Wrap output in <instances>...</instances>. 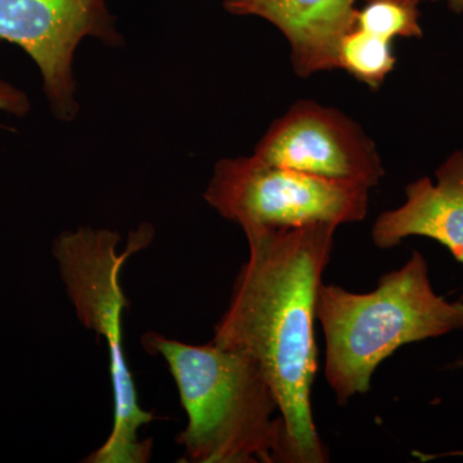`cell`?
<instances>
[{
    "label": "cell",
    "instance_id": "6da1fadb",
    "mask_svg": "<svg viewBox=\"0 0 463 463\" xmlns=\"http://www.w3.org/2000/svg\"><path fill=\"white\" fill-rule=\"evenodd\" d=\"M337 225L245 231L249 260L240 270L213 343L250 356L272 386L285 421L288 463H323L312 388L317 368L315 322L322 276Z\"/></svg>",
    "mask_w": 463,
    "mask_h": 463
},
{
    "label": "cell",
    "instance_id": "7a4b0ae2",
    "mask_svg": "<svg viewBox=\"0 0 463 463\" xmlns=\"http://www.w3.org/2000/svg\"><path fill=\"white\" fill-rule=\"evenodd\" d=\"M143 345L165 359L178 386L188 416L176 438L185 462L288 463L279 403L254 359L213 341L190 345L157 334Z\"/></svg>",
    "mask_w": 463,
    "mask_h": 463
},
{
    "label": "cell",
    "instance_id": "3957f363",
    "mask_svg": "<svg viewBox=\"0 0 463 463\" xmlns=\"http://www.w3.org/2000/svg\"><path fill=\"white\" fill-rule=\"evenodd\" d=\"M316 319L326 339V380L346 405L370 392L374 371L399 347L463 330V301L435 294L428 261L413 251L367 294L322 283Z\"/></svg>",
    "mask_w": 463,
    "mask_h": 463
},
{
    "label": "cell",
    "instance_id": "277c9868",
    "mask_svg": "<svg viewBox=\"0 0 463 463\" xmlns=\"http://www.w3.org/2000/svg\"><path fill=\"white\" fill-rule=\"evenodd\" d=\"M151 237V228L134 232L121 254L118 252L120 237L109 231L83 228L67 232L54 243L53 255L79 319L85 327L96 331L109 347L114 425L111 435L90 456V462L143 463L151 457V440H139L138 431L154 421L155 416L139 405L125 358L121 318L128 303L120 285L125 261L145 249Z\"/></svg>",
    "mask_w": 463,
    "mask_h": 463
},
{
    "label": "cell",
    "instance_id": "5b68a950",
    "mask_svg": "<svg viewBox=\"0 0 463 463\" xmlns=\"http://www.w3.org/2000/svg\"><path fill=\"white\" fill-rule=\"evenodd\" d=\"M368 194L364 185L272 165L254 155L219 161L205 200L245 232L356 223L367 215Z\"/></svg>",
    "mask_w": 463,
    "mask_h": 463
},
{
    "label": "cell",
    "instance_id": "8992f818",
    "mask_svg": "<svg viewBox=\"0 0 463 463\" xmlns=\"http://www.w3.org/2000/svg\"><path fill=\"white\" fill-rule=\"evenodd\" d=\"M254 155L272 165L370 190L385 176L376 145L364 129L339 109L313 100H298L277 118Z\"/></svg>",
    "mask_w": 463,
    "mask_h": 463
},
{
    "label": "cell",
    "instance_id": "52a82bcc",
    "mask_svg": "<svg viewBox=\"0 0 463 463\" xmlns=\"http://www.w3.org/2000/svg\"><path fill=\"white\" fill-rule=\"evenodd\" d=\"M85 36L114 42L105 0H0V39L33 58L62 118L75 114L72 58Z\"/></svg>",
    "mask_w": 463,
    "mask_h": 463
},
{
    "label": "cell",
    "instance_id": "ba28073f",
    "mask_svg": "<svg viewBox=\"0 0 463 463\" xmlns=\"http://www.w3.org/2000/svg\"><path fill=\"white\" fill-rule=\"evenodd\" d=\"M224 8L273 24L288 39L301 78L339 69L341 41L356 29L358 16L355 0H224Z\"/></svg>",
    "mask_w": 463,
    "mask_h": 463
},
{
    "label": "cell",
    "instance_id": "9c48e42d",
    "mask_svg": "<svg viewBox=\"0 0 463 463\" xmlns=\"http://www.w3.org/2000/svg\"><path fill=\"white\" fill-rule=\"evenodd\" d=\"M435 178V183L429 176L410 183L403 205L379 215L371 236L380 249L395 248L407 237H428L463 265V148L441 163Z\"/></svg>",
    "mask_w": 463,
    "mask_h": 463
},
{
    "label": "cell",
    "instance_id": "30bf717a",
    "mask_svg": "<svg viewBox=\"0 0 463 463\" xmlns=\"http://www.w3.org/2000/svg\"><path fill=\"white\" fill-rule=\"evenodd\" d=\"M392 42L356 27L341 41L339 69L377 90L394 70Z\"/></svg>",
    "mask_w": 463,
    "mask_h": 463
},
{
    "label": "cell",
    "instance_id": "8fae6325",
    "mask_svg": "<svg viewBox=\"0 0 463 463\" xmlns=\"http://www.w3.org/2000/svg\"><path fill=\"white\" fill-rule=\"evenodd\" d=\"M356 27L386 41L395 38H422L417 5L395 0H373L359 11Z\"/></svg>",
    "mask_w": 463,
    "mask_h": 463
},
{
    "label": "cell",
    "instance_id": "7c38bea8",
    "mask_svg": "<svg viewBox=\"0 0 463 463\" xmlns=\"http://www.w3.org/2000/svg\"><path fill=\"white\" fill-rule=\"evenodd\" d=\"M29 109L30 100L26 93L0 79V111L21 118L25 116Z\"/></svg>",
    "mask_w": 463,
    "mask_h": 463
},
{
    "label": "cell",
    "instance_id": "4fadbf2b",
    "mask_svg": "<svg viewBox=\"0 0 463 463\" xmlns=\"http://www.w3.org/2000/svg\"><path fill=\"white\" fill-rule=\"evenodd\" d=\"M413 456L421 462L432 461V459L448 458V457H461L463 458V450H453V452L438 453V455H425V453L413 452Z\"/></svg>",
    "mask_w": 463,
    "mask_h": 463
},
{
    "label": "cell",
    "instance_id": "5bb4252c",
    "mask_svg": "<svg viewBox=\"0 0 463 463\" xmlns=\"http://www.w3.org/2000/svg\"><path fill=\"white\" fill-rule=\"evenodd\" d=\"M440 2L446 3L448 8H449L453 14H463V0H440Z\"/></svg>",
    "mask_w": 463,
    "mask_h": 463
},
{
    "label": "cell",
    "instance_id": "9a60e30c",
    "mask_svg": "<svg viewBox=\"0 0 463 463\" xmlns=\"http://www.w3.org/2000/svg\"><path fill=\"white\" fill-rule=\"evenodd\" d=\"M365 2H373V0H365ZM395 2L405 3V5H419L423 2H440V0H395Z\"/></svg>",
    "mask_w": 463,
    "mask_h": 463
},
{
    "label": "cell",
    "instance_id": "2e32d148",
    "mask_svg": "<svg viewBox=\"0 0 463 463\" xmlns=\"http://www.w3.org/2000/svg\"><path fill=\"white\" fill-rule=\"evenodd\" d=\"M459 364L463 365V361H462V362H461V364Z\"/></svg>",
    "mask_w": 463,
    "mask_h": 463
}]
</instances>
